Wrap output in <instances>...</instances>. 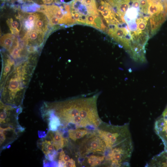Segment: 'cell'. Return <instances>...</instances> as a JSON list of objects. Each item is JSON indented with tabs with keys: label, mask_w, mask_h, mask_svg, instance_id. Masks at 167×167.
Instances as JSON below:
<instances>
[{
	"label": "cell",
	"mask_w": 167,
	"mask_h": 167,
	"mask_svg": "<svg viewBox=\"0 0 167 167\" xmlns=\"http://www.w3.org/2000/svg\"><path fill=\"white\" fill-rule=\"evenodd\" d=\"M98 94L88 97H78L53 102H44L41 108L42 116L57 118L60 125L76 128L100 124L97 110Z\"/></svg>",
	"instance_id": "6da1fadb"
},
{
	"label": "cell",
	"mask_w": 167,
	"mask_h": 167,
	"mask_svg": "<svg viewBox=\"0 0 167 167\" xmlns=\"http://www.w3.org/2000/svg\"><path fill=\"white\" fill-rule=\"evenodd\" d=\"M36 54L18 63L0 87V101L15 106L22 104L24 94L36 68Z\"/></svg>",
	"instance_id": "7a4b0ae2"
},
{
	"label": "cell",
	"mask_w": 167,
	"mask_h": 167,
	"mask_svg": "<svg viewBox=\"0 0 167 167\" xmlns=\"http://www.w3.org/2000/svg\"><path fill=\"white\" fill-rule=\"evenodd\" d=\"M19 19L21 26L25 33L32 30H36L44 33L48 29V19L41 11L21 14Z\"/></svg>",
	"instance_id": "3957f363"
},
{
	"label": "cell",
	"mask_w": 167,
	"mask_h": 167,
	"mask_svg": "<svg viewBox=\"0 0 167 167\" xmlns=\"http://www.w3.org/2000/svg\"><path fill=\"white\" fill-rule=\"evenodd\" d=\"M22 110L21 106H15L0 101V128L10 127L23 132L24 129L19 125L18 122V115Z\"/></svg>",
	"instance_id": "277c9868"
},
{
	"label": "cell",
	"mask_w": 167,
	"mask_h": 167,
	"mask_svg": "<svg viewBox=\"0 0 167 167\" xmlns=\"http://www.w3.org/2000/svg\"><path fill=\"white\" fill-rule=\"evenodd\" d=\"M41 11L45 14L51 26L66 24V15L63 8L53 5L44 6Z\"/></svg>",
	"instance_id": "5b68a950"
},
{
	"label": "cell",
	"mask_w": 167,
	"mask_h": 167,
	"mask_svg": "<svg viewBox=\"0 0 167 167\" xmlns=\"http://www.w3.org/2000/svg\"><path fill=\"white\" fill-rule=\"evenodd\" d=\"M45 35V33L42 32L34 30L25 33L24 40L29 53H36L38 48L43 44Z\"/></svg>",
	"instance_id": "8992f818"
},
{
	"label": "cell",
	"mask_w": 167,
	"mask_h": 167,
	"mask_svg": "<svg viewBox=\"0 0 167 167\" xmlns=\"http://www.w3.org/2000/svg\"><path fill=\"white\" fill-rule=\"evenodd\" d=\"M86 153L104 152L106 147L104 141L99 136L91 137L86 140L84 145Z\"/></svg>",
	"instance_id": "52a82bcc"
},
{
	"label": "cell",
	"mask_w": 167,
	"mask_h": 167,
	"mask_svg": "<svg viewBox=\"0 0 167 167\" xmlns=\"http://www.w3.org/2000/svg\"><path fill=\"white\" fill-rule=\"evenodd\" d=\"M2 56V67L0 76V87L2 86L8 75L13 71L16 61L10 56L6 54Z\"/></svg>",
	"instance_id": "ba28073f"
},
{
	"label": "cell",
	"mask_w": 167,
	"mask_h": 167,
	"mask_svg": "<svg viewBox=\"0 0 167 167\" xmlns=\"http://www.w3.org/2000/svg\"><path fill=\"white\" fill-rule=\"evenodd\" d=\"M154 129L156 133L163 142L165 149H167V121L161 116L155 122Z\"/></svg>",
	"instance_id": "9c48e42d"
},
{
	"label": "cell",
	"mask_w": 167,
	"mask_h": 167,
	"mask_svg": "<svg viewBox=\"0 0 167 167\" xmlns=\"http://www.w3.org/2000/svg\"><path fill=\"white\" fill-rule=\"evenodd\" d=\"M1 45L10 53L14 49L19 46L17 39L12 34H5L1 38Z\"/></svg>",
	"instance_id": "30bf717a"
},
{
	"label": "cell",
	"mask_w": 167,
	"mask_h": 167,
	"mask_svg": "<svg viewBox=\"0 0 167 167\" xmlns=\"http://www.w3.org/2000/svg\"><path fill=\"white\" fill-rule=\"evenodd\" d=\"M41 147L46 159L48 160L53 161L55 157L56 152L52 141L49 140L47 139H44L41 144Z\"/></svg>",
	"instance_id": "8fae6325"
},
{
	"label": "cell",
	"mask_w": 167,
	"mask_h": 167,
	"mask_svg": "<svg viewBox=\"0 0 167 167\" xmlns=\"http://www.w3.org/2000/svg\"><path fill=\"white\" fill-rule=\"evenodd\" d=\"M47 136L51 139L57 151H59L63 147L66 140L60 132L58 131H50Z\"/></svg>",
	"instance_id": "7c38bea8"
},
{
	"label": "cell",
	"mask_w": 167,
	"mask_h": 167,
	"mask_svg": "<svg viewBox=\"0 0 167 167\" xmlns=\"http://www.w3.org/2000/svg\"><path fill=\"white\" fill-rule=\"evenodd\" d=\"M68 133L69 138L75 141L84 136L87 134V131L85 129H70L68 130Z\"/></svg>",
	"instance_id": "4fadbf2b"
},
{
	"label": "cell",
	"mask_w": 167,
	"mask_h": 167,
	"mask_svg": "<svg viewBox=\"0 0 167 167\" xmlns=\"http://www.w3.org/2000/svg\"><path fill=\"white\" fill-rule=\"evenodd\" d=\"M139 9L133 7H130L126 12L124 19L126 23L130 21H135V19L138 16Z\"/></svg>",
	"instance_id": "5bb4252c"
},
{
	"label": "cell",
	"mask_w": 167,
	"mask_h": 167,
	"mask_svg": "<svg viewBox=\"0 0 167 167\" xmlns=\"http://www.w3.org/2000/svg\"><path fill=\"white\" fill-rule=\"evenodd\" d=\"M8 24L12 34H18L19 31V24L16 21H13L11 19H9Z\"/></svg>",
	"instance_id": "9a60e30c"
},
{
	"label": "cell",
	"mask_w": 167,
	"mask_h": 167,
	"mask_svg": "<svg viewBox=\"0 0 167 167\" xmlns=\"http://www.w3.org/2000/svg\"><path fill=\"white\" fill-rule=\"evenodd\" d=\"M70 159L69 156L66 155L64 152L62 150L60 152L59 157L58 166L64 167V162L68 161Z\"/></svg>",
	"instance_id": "2e32d148"
},
{
	"label": "cell",
	"mask_w": 167,
	"mask_h": 167,
	"mask_svg": "<svg viewBox=\"0 0 167 167\" xmlns=\"http://www.w3.org/2000/svg\"><path fill=\"white\" fill-rule=\"evenodd\" d=\"M99 157L98 156L94 155H92L89 156L88 160V163L92 167L95 166V162Z\"/></svg>",
	"instance_id": "e0dca14e"
},
{
	"label": "cell",
	"mask_w": 167,
	"mask_h": 167,
	"mask_svg": "<svg viewBox=\"0 0 167 167\" xmlns=\"http://www.w3.org/2000/svg\"><path fill=\"white\" fill-rule=\"evenodd\" d=\"M138 33H139L141 32V30H144L145 28L146 24V22L145 20H143L138 23Z\"/></svg>",
	"instance_id": "ac0fdd59"
},
{
	"label": "cell",
	"mask_w": 167,
	"mask_h": 167,
	"mask_svg": "<svg viewBox=\"0 0 167 167\" xmlns=\"http://www.w3.org/2000/svg\"><path fill=\"white\" fill-rule=\"evenodd\" d=\"M127 23L131 31H134L137 30V25L135 21H130Z\"/></svg>",
	"instance_id": "d6986e66"
},
{
	"label": "cell",
	"mask_w": 167,
	"mask_h": 167,
	"mask_svg": "<svg viewBox=\"0 0 167 167\" xmlns=\"http://www.w3.org/2000/svg\"><path fill=\"white\" fill-rule=\"evenodd\" d=\"M64 167H75V162L72 158H71L68 161L64 162Z\"/></svg>",
	"instance_id": "ffe728a7"
},
{
	"label": "cell",
	"mask_w": 167,
	"mask_h": 167,
	"mask_svg": "<svg viewBox=\"0 0 167 167\" xmlns=\"http://www.w3.org/2000/svg\"><path fill=\"white\" fill-rule=\"evenodd\" d=\"M161 116L167 121V105L164 111Z\"/></svg>",
	"instance_id": "44dd1931"
},
{
	"label": "cell",
	"mask_w": 167,
	"mask_h": 167,
	"mask_svg": "<svg viewBox=\"0 0 167 167\" xmlns=\"http://www.w3.org/2000/svg\"><path fill=\"white\" fill-rule=\"evenodd\" d=\"M42 1L44 4H50L56 1V0H42Z\"/></svg>",
	"instance_id": "7402d4cb"
},
{
	"label": "cell",
	"mask_w": 167,
	"mask_h": 167,
	"mask_svg": "<svg viewBox=\"0 0 167 167\" xmlns=\"http://www.w3.org/2000/svg\"><path fill=\"white\" fill-rule=\"evenodd\" d=\"M48 160L47 159H44L43 160V166H47L48 165Z\"/></svg>",
	"instance_id": "603a6c76"
},
{
	"label": "cell",
	"mask_w": 167,
	"mask_h": 167,
	"mask_svg": "<svg viewBox=\"0 0 167 167\" xmlns=\"http://www.w3.org/2000/svg\"><path fill=\"white\" fill-rule=\"evenodd\" d=\"M165 3H167V0H156Z\"/></svg>",
	"instance_id": "cb8c5ba5"
},
{
	"label": "cell",
	"mask_w": 167,
	"mask_h": 167,
	"mask_svg": "<svg viewBox=\"0 0 167 167\" xmlns=\"http://www.w3.org/2000/svg\"></svg>",
	"instance_id": "d4e9b609"
}]
</instances>
